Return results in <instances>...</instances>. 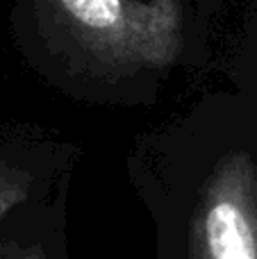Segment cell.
Here are the masks:
<instances>
[{
  "mask_svg": "<svg viewBox=\"0 0 257 259\" xmlns=\"http://www.w3.org/2000/svg\"><path fill=\"white\" fill-rule=\"evenodd\" d=\"M32 187V175L27 170L0 161V221L27 198Z\"/></svg>",
  "mask_w": 257,
  "mask_h": 259,
  "instance_id": "3",
  "label": "cell"
},
{
  "mask_svg": "<svg viewBox=\"0 0 257 259\" xmlns=\"http://www.w3.org/2000/svg\"><path fill=\"white\" fill-rule=\"evenodd\" d=\"M9 259H46V255L39 246H30V248H25V250L16 252V255L9 257Z\"/></svg>",
  "mask_w": 257,
  "mask_h": 259,
  "instance_id": "4",
  "label": "cell"
},
{
  "mask_svg": "<svg viewBox=\"0 0 257 259\" xmlns=\"http://www.w3.org/2000/svg\"><path fill=\"white\" fill-rule=\"evenodd\" d=\"M189 259H257V166L232 150L198 191L189 225Z\"/></svg>",
  "mask_w": 257,
  "mask_h": 259,
  "instance_id": "2",
  "label": "cell"
},
{
  "mask_svg": "<svg viewBox=\"0 0 257 259\" xmlns=\"http://www.w3.org/2000/svg\"><path fill=\"white\" fill-rule=\"evenodd\" d=\"M80 48L112 66L166 68L185 46L182 0H46Z\"/></svg>",
  "mask_w": 257,
  "mask_h": 259,
  "instance_id": "1",
  "label": "cell"
}]
</instances>
